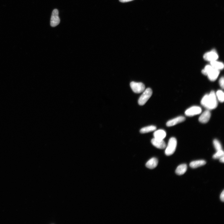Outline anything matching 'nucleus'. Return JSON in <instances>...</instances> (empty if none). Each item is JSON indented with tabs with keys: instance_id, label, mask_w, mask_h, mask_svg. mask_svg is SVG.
<instances>
[{
	"instance_id": "obj_1",
	"label": "nucleus",
	"mask_w": 224,
	"mask_h": 224,
	"mask_svg": "<svg viewBox=\"0 0 224 224\" xmlns=\"http://www.w3.org/2000/svg\"><path fill=\"white\" fill-rule=\"evenodd\" d=\"M201 103L207 110L215 109L217 107L218 102L214 92L212 91L209 94L205 95L202 99Z\"/></svg>"
},
{
	"instance_id": "obj_7",
	"label": "nucleus",
	"mask_w": 224,
	"mask_h": 224,
	"mask_svg": "<svg viewBox=\"0 0 224 224\" xmlns=\"http://www.w3.org/2000/svg\"><path fill=\"white\" fill-rule=\"evenodd\" d=\"M203 58L205 60L211 62L217 60L218 56L216 50H213L205 53L204 55Z\"/></svg>"
},
{
	"instance_id": "obj_5",
	"label": "nucleus",
	"mask_w": 224,
	"mask_h": 224,
	"mask_svg": "<svg viewBox=\"0 0 224 224\" xmlns=\"http://www.w3.org/2000/svg\"><path fill=\"white\" fill-rule=\"evenodd\" d=\"M59 11L57 9H54L52 11L50 19V26L54 27L58 25L60 22L59 16Z\"/></svg>"
},
{
	"instance_id": "obj_13",
	"label": "nucleus",
	"mask_w": 224,
	"mask_h": 224,
	"mask_svg": "<svg viewBox=\"0 0 224 224\" xmlns=\"http://www.w3.org/2000/svg\"><path fill=\"white\" fill-rule=\"evenodd\" d=\"M154 138L159 140H163L166 137V133L162 130H159L155 131L153 133Z\"/></svg>"
},
{
	"instance_id": "obj_12",
	"label": "nucleus",
	"mask_w": 224,
	"mask_h": 224,
	"mask_svg": "<svg viewBox=\"0 0 224 224\" xmlns=\"http://www.w3.org/2000/svg\"><path fill=\"white\" fill-rule=\"evenodd\" d=\"M158 160L155 157H153L149 159L146 163V166L148 169L152 170L157 166Z\"/></svg>"
},
{
	"instance_id": "obj_3",
	"label": "nucleus",
	"mask_w": 224,
	"mask_h": 224,
	"mask_svg": "<svg viewBox=\"0 0 224 224\" xmlns=\"http://www.w3.org/2000/svg\"><path fill=\"white\" fill-rule=\"evenodd\" d=\"M152 94V90L150 88L144 90L138 100L139 105L141 106L144 105L151 97Z\"/></svg>"
},
{
	"instance_id": "obj_16",
	"label": "nucleus",
	"mask_w": 224,
	"mask_h": 224,
	"mask_svg": "<svg viewBox=\"0 0 224 224\" xmlns=\"http://www.w3.org/2000/svg\"><path fill=\"white\" fill-rule=\"evenodd\" d=\"M210 65L214 68L218 70H222L224 68L223 64L217 60L210 62Z\"/></svg>"
},
{
	"instance_id": "obj_10",
	"label": "nucleus",
	"mask_w": 224,
	"mask_h": 224,
	"mask_svg": "<svg viewBox=\"0 0 224 224\" xmlns=\"http://www.w3.org/2000/svg\"><path fill=\"white\" fill-rule=\"evenodd\" d=\"M219 73V70L213 67L208 73L207 75L209 80L212 81H214L217 79Z\"/></svg>"
},
{
	"instance_id": "obj_9",
	"label": "nucleus",
	"mask_w": 224,
	"mask_h": 224,
	"mask_svg": "<svg viewBox=\"0 0 224 224\" xmlns=\"http://www.w3.org/2000/svg\"><path fill=\"white\" fill-rule=\"evenodd\" d=\"M185 118L183 116H179L167 122L166 125L168 127L174 126L179 123L184 121Z\"/></svg>"
},
{
	"instance_id": "obj_20",
	"label": "nucleus",
	"mask_w": 224,
	"mask_h": 224,
	"mask_svg": "<svg viewBox=\"0 0 224 224\" xmlns=\"http://www.w3.org/2000/svg\"><path fill=\"white\" fill-rule=\"evenodd\" d=\"M224 155V151L222 150H221L217 151L216 153L213 155V157L214 159H218L223 156Z\"/></svg>"
},
{
	"instance_id": "obj_14",
	"label": "nucleus",
	"mask_w": 224,
	"mask_h": 224,
	"mask_svg": "<svg viewBox=\"0 0 224 224\" xmlns=\"http://www.w3.org/2000/svg\"><path fill=\"white\" fill-rule=\"evenodd\" d=\"M187 164H183L179 165L176 169L175 173L179 175L184 174L187 171Z\"/></svg>"
},
{
	"instance_id": "obj_23",
	"label": "nucleus",
	"mask_w": 224,
	"mask_h": 224,
	"mask_svg": "<svg viewBox=\"0 0 224 224\" xmlns=\"http://www.w3.org/2000/svg\"><path fill=\"white\" fill-rule=\"evenodd\" d=\"M220 199L223 202L224 201V191H223L221 193L220 196Z\"/></svg>"
},
{
	"instance_id": "obj_2",
	"label": "nucleus",
	"mask_w": 224,
	"mask_h": 224,
	"mask_svg": "<svg viewBox=\"0 0 224 224\" xmlns=\"http://www.w3.org/2000/svg\"><path fill=\"white\" fill-rule=\"evenodd\" d=\"M177 142L174 137H172L169 140L165 151L166 155L168 156L173 154L175 152L177 148Z\"/></svg>"
},
{
	"instance_id": "obj_19",
	"label": "nucleus",
	"mask_w": 224,
	"mask_h": 224,
	"mask_svg": "<svg viewBox=\"0 0 224 224\" xmlns=\"http://www.w3.org/2000/svg\"><path fill=\"white\" fill-rule=\"evenodd\" d=\"M213 144L217 151L222 150V146L220 142L217 139L213 141Z\"/></svg>"
},
{
	"instance_id": "obj_24",
	"label": "nucleus",
	"mask_w": 224,
	"mask_h": 224,
	"mask_svg": "<svg viewBox=\"0 0 224 224\" xmlns=\"http://www.w3.org/2000/svg\"><path fill=\"white\" fill-rule=\"evenodd\" d=\"M133 1V0H119V1L122 3L127 2Z\"/></svg>"
},
{
	"instance_id": "obj_6",
	"label": "nucleus",
	"mask_w": 224,
	"mask_h": 224,
	"mask_svg": "<svg viewBox=\"0 0 224 224\" xmlns=\"http://www.w3.org/2000/svg\"><path fill=\"white\" fill-rule=\"evenodd\" d=\"M130 86L133 91L137 93L143 92L145 89V85L142 83L132 82L130 83Z\"/></svg>"
},
{
	"instance_id": "obj_17",
	"label": "nucleus",
	"mask_w": 224,
	"mask_h": 224,
	"mask_svg": "<svg viewBox=\"0 0 224 224\" xmlns=\"http://www.w3.org/2000/svg\"><path fill=\"white\" fill-rule=\"evenodd\" d=\"M156 129V127L155 126H150L142 128L140 131L141 133H146L154 131H155Z\"/></svg>"
},
{
	"instance_id": "obj_21",
	"label": "nucleus",
	"mask_w": 224,
	"mask_h": 224,
	"mask_svg": "<svg viewBox=\"0 0 224 224\" xmlns=\"http://www.w3.org/2000/svg\"><path fill=\"white\" fill-rule=\"evenodd\" d=\"M213 68L211 65H207L202 71V73L204 75H207L208 73Z\"/></svg>"
},
{
	"instance_id": "obj_4",
	"label": "nucleus",
	"mask_w": 224,
	"mask_h": 224,
	"mask_svg": "<svg viewBox=\"0 0 224 224\" xmlns=\"http://www.w3.org/2000/svg\"><path fill=\"white\" fill-rule=\"evenodd\" d=\"M202 111V109L200 107L194 106L187 109L185 112V114L188 117H193L200 114Z\"/></svg>"
},
{
	"instance_id": "obj_18",
	"label": "nucleus",
	"mask_w": 224,
	"mask_h": 224,
	"mask_svg": "<svg viewBox=\"0 0 224 224\" xmlns=\"http://www.w3.org/2000/svg\"><path fill=\"white\" fill-rule=\"evenodd\" d=\"M216 95L218 101L221 102H223L224 101L223 92L221 90H218Z\"/></svg>"
},
{
	"instance_id": "obj_15",
	"label": "nucleus",
	"mask_w": 224,
	"mask_h": 224,
	"mask_svg": "<svg viewBox=\"0 0 224 224\" xmlns=\"http://www.w3.org/2000/svg\"><path fill=\"white\" fill-rule=\"evenodd\" d=\"M206 164V162L204 160H198L191 162L190 166L193 169H196L200 166H204Z\"/></svg>"
},
{
	"instance_id": "obj_11",
	"label": "nucleus",
	"mask_w": 224,
	"mask_h": 224,
	"mask_svg": "<svg viewBox=\"0 0 224 224\" xmlns=\"http://www.w3.org/2000/svg\"><path fill=\"white\" fill-rule=\"evenodd\" d=\"M152 144L157 148L163 149L166 148V145L163 140H159L154 138L151 140Z\"/></svg>"
},
{
	"instance_id": "obj_8",
	"label": "nucleus",
	"mask_w": 224,
	"mask_h": 224,
	"mask_svg": "<svg viewBox=\"0 0 224 224\" xmlns=\"http://www.w3.org/2000/svg\"><path fill=\"white\" fill-rule=\"evenodd\" d=\"M211 115L210 110H206L200 117L199 119V121L202 123H206L209 121Z\"/></svg>"
},
{
	"instance_id": "obj_22",
	"label": "nucleus",
	"mask_w": 224,
	"mask_h": 224,
	"mask_svg": "<svg viewBox=\"0 0 224 224\" xmlns=\"http://www.w3.org/2000/svg\"><path fill=\"white\" fill-rule=\"evenodd\" d=\"M219 84L221 87L223 89L224 87V77H222L219 80Z\"/></svg>"
},
{
	"instance_id": "obj_25",
	"label": "nucleus",
	"mask_w": 224,
	"mask_h": 224,
	"mask_svg": "<svg viewBox=\"0 0 224 224\" xmlns=\"http://www.w3.org/2000/svg\"><path fill=\"white\" fill-rule=\"evenodd\" d=\"M219 161L222 163H224V157L222 156L220 157L219 159Z\"/></svg>"
}]
</instances>
